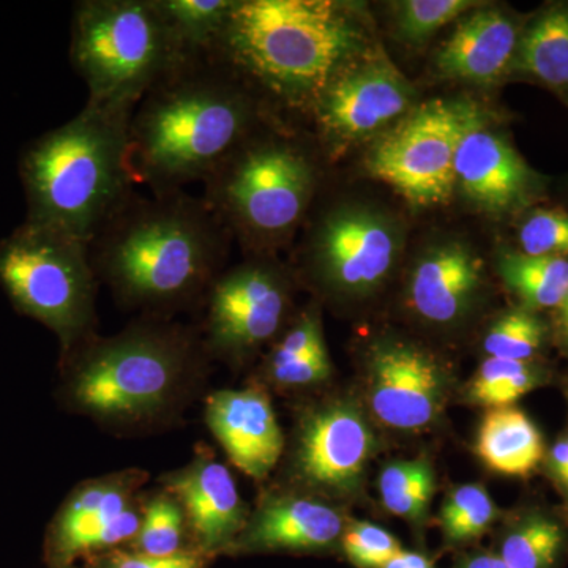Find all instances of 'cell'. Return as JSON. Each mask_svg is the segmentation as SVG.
I'll use <instances>...</instances> for the list:
<instances>
[{
    "label": "cell",
    "mask_w": 568,
    "mask_h": 568,
    "mask_svg": "<svg viewBox=\"0 0 568 568\" xmlns=\"http://www.w3.org/2000/svg\"><path fill=\"white\" fill-rule=\"evenodd\" d=\"M346 523L339 510L305 496L265 500L246 519L234 547L246 551H325L342 541Z\"/></svg>",
    "instance_id": "ffe728a7"
},
{
    "label": "cell",
    "mask_w": 568,
    "mask_h": 568,
    "mask_svg": "<svg viewBox=\"0 0 568 568\" xmlns=\"http://www.w3.org/2000/svg\"><path fill=\"white\" fill-rule=\"evenodd\" d=\"M170 495L203 551L234 547L246 525L244 503L230 469L212 458L200 457L166 478Z\"/></svg>",
    "instance_id": "d6986e66"
},
{
    "label": "cell",
    "mask_w": 568,
    "mask_h": 568,
    "mask_svg": "<svg viewBox=\"0 0 568 568\" xmlns=\"http://www.w3.org/2000/svg\"><path fill=\"white\" fill-rule=\"evenodd\" d=\"M183 510L171 495L153 497L142 515L141 528L133 538L138 552L149 556H174L181 552Z\"/></svg>",
    "instance_id": "1f68e13d"
},
{
    "label": "cell",
    "mask_w": 568,
    "mask_h": 568,
    "mask_svg": "<svg viewBox=\"0 0 568 568\" xmlns=\"http://www.w3.org/2000/svg\"><path fill=\"white\" fill-rule=\"evenodd\" d=\"M405 227L390 212L342 201L312 216L298 265L321 293L364 301L383 290L405 248Z\"/></svg>",
    "instance_id": "9c48e42d"
},
{
    "label": "cell",
    "mask_w": 568,
    "mask_h": 568,
    "mask_svg": "<svg viewBox=\"0 0 568 568\" xmlns=\"http://www.w3.org/2000/svg\"><path fill=\"white\" fill-rule=\"evenodd\" d=\"M416 88L375 47L331 81L310 112L331 152L387 132L414 110Z\"/></svg>",
    "instance_id": "7c38bea8"
},
{
    "label": "cell",
    "mask_w": 568,
    "mask_h": 568,
    "mask_svg": "<svg viewBox=\"0 0 568 568\" xmlns=\"http://www.w3.org/2000/svg\"><path fill=\"white\" fill-rule=\"evenodd\" d=\"M93 568H197L201 566L200 555L196 552H178L174 556L159 558V556L142 555V552L114 551L93 556Z\"/></svg>",
    "instance_id": "d590c367"
},
{
    "label": "cell",
    "mask_w": 568,
    "mask_h": 568,
    "mask_svg": "<svg viewBox=\"0 0 568 568\" xmlns=\"http://www.w3.org/2000/svg\"><path fill=\"white\" fill-rule=\"evenodd\" d=\"M497 275L530 312L558 308L568 290L567 257L529 256L504 250L497 256Z\"/></svg>",
    "instance_id": "cb8c5ba5"
},
{
    "label": "cell",
    "mask_w": 568,
    "mask_h": 568,
    "mask_svg": "<svg viewBox=\"0 0 568 568\" xmlns=\"http://www.w3.org/2000/svg\"><path fill=\"white\" fill-rule=\"evenodd\" d=\"M97 280L85 242L28 222L0 241V287L65 354L92 338Z\"/></svg>",
    "instance_id": "ba28073f"
},
{
    "label": "cell",
    "mask_w": 568,
    "mask_h": 568,
    "mask_svg": "<svg viewBox=\"0 0 568 568\" xmlns=\"http://www.w3.org/2000/svg\"><path fill=\"white\" fill-rule=\"evenodd\" d=\"M376 436L361 406L335 399L308 410L298 425L294 473L325 495H354L375 454Z\"/></svg>",
    "instance_id": "9a60e30c"
},
{
    "label": "cell",
    "mask_w": 568,
    "mask_h": 568,
    "mask_svg": "<svg viewBox=\"0 0 568 568\" xmlns=\"http://www.w3.org/2000/svg\"><path fill=\"white\" fill-rule=\"evenodd\" d=\"M183 61L153 0H81L71 18L70 62L88 85V104L134 111Z\"/></svg>",
    "instance_id": "52a82bcc"
},
{
    "label": "cell",
    "mask_w": 568,
    "mask_h": 568,
    "mask_svg": "<svg viewBox=\"0 0 568 568\" xmlns=\"http://www.w3.org/2000/svg\"><path fill=\"white\" fill-rule=\"evenodd\" d=\"M455 568H508L504 560L491 552H476L467 555L457 562Z\"/></svg>",
    "instance_id": "f35d334b"
},
{
    "label": "cell",
    "mask_w": 568,
    "mask_h": 568,
    "mask_svg": "<svg viewBox=\"0 0 568 568\" xmlns=\"http://www.w3.org/2000/svg\"><path fill=\"white\" fill-rule=\"evenodd\" d=\"M526 18L489 3L469 11L437 51V73L447 80L495 85L510 74Z\"/></svg>",
    "instance_id": "e0dca14e"
},
{
    "label": "cell",
    "mask_w": 568,
    "mask_h": 568,
    "mask_svg": "<svg viewBox=\"0 0 568 568\" xmlns=\"http://www.w3.org/2000/svg\"><path fill=\"white\" fill-rule=\"evenodd\" d=\"M510 74L544 85L568 104V2L526 18Z\"/></svg>",
    "instance_id": "7402d4cb"
},
{
    "label": "cell",
    "mask_w": 568,
    "mask_h": 568,
    "mask_svg": "<svg viewBox=\"0 0 568 568\" xmlns=\"http://www.w3.org/2000/svg\"><path fill=\"white\" fill-rule=\"evenodd\" d=\"M435 489V470L432 463L424 458L392 462L379 476L384 507L414 525L424 523Z\"/></svg>",
    "instance_id": "83f0119b"
},
{
    "label": "cell",
    "mask_w": 568,
    "mask_h": 568,
    "mask_svg": "<svg viewBox=\"0 0 568 568\" xmlns=\"http://www.w3.org/2000/svg\"><path fill=\"white\" fill-rule=\"evenodd\" d=\"M144 480V473L126 470L74 489L48 529L44 541L48 568L73 567L82 538L132 507L134 491Z\"/></svg>",
    "instance_id": "44dd1931"
},
{
    "label": "cell",
    "mask_w": 568,
    "mask_h": 568,
    "mask_svg": "<svg viewBox=\"0 0 568 568\" xmlns=\"http://www.w3.org/2000/svg\"><path fill=\"white\" fill-rule=\"evenodd\" d=\"M339 545L347 560L357 568H383L402 549L395 536L368 521L346 526Z\"/></svg>",
    "instance_id": "836d02e7"
},
{
    "label": "cell",
    "mask_w": 568,
    "mask_h": 568,
    "mask_svg": "<svg viewBox=\"0 0 568 568\" xmlns=\"http://www.w3.org/2000/svg\"><path fill=\"white\" fill-rule=\"evenodd\" d=\"M480 254L459 239L426 245L409 268L406 304L433 327L452 328L473 315L485 291Z\"/></svg>",
    "instance_id": "2e32d148"
},
{
    "label": "cell",
    "mask_w": 568,
    "mask_h": 568,
    "mask_svg": "<svg viewBox=\"0 0 568 568\" xmlns=\"http://www.w3.org/2000/svg\"><path fill=\"white\" fill-rule=\"evenodd\" d=\"M549 474L567 495L568 489V436L559 439L548 455Z\"/></svg>",
    "instance_id": "8d00e7d4"
},
{
    "label": "cell",
    "mask_w": 568,
    "mask_h": 568,
    "mask_svg": "<svg viewBox=\"0 0 568 568\" xmlns=\"http://www.w3.org/2000/svg\"><path fill=\"white\" fill-rule=\"evenodd\" d=\"M320 186L308 142L274 119L205 179L203 200L248 256H274L308 219Z\"/></svg>",
    "instance_id": "5b68a950"
},
{
    "label": "cell",
    "mask_w": 568,
    "mask_h": 568,
    "mask_svg": "<svg viewBox=\"0 0 568 568\" xmlns=\"http://www.w3.org/2000/svg\"><path fill=\"white\" fill-rule=\"evenodd\" d=\"M476 454L493 473L506 477H529L545 457L540 429L517 407L489 409L481 418Z\"/></svg>",
    "instance_id": "603a6c76"
},
{
    "label": "cell",
    "mask_w": 568,
    "mask_h": 568,
    "mask_svg": "<svg viewBox=\"0 0 568 568\" xmlns=\"http://www.w3.org/2000/svg\"><path fill=\"white\" fill-rule=\"evenodd\" d=\"M183 58H207L235 0H153Z\"/></svg>",
    "instance_id": "d4e9b609"
},
{
    "label": "cell",
    "mask_w": 568,
    "mask_h": 568,
    "mask_svg": "<svg viewBox=\"0 0 568 568\" xmlns=\"http://www.w3.org/2000/svg\"><path fill=\"white\" fill-rule=\"evenodd\" d=\"M205 422L234 466L248 477L263 480L282 457V428L263 392H216L209 396Z\"/></svg>",
    "instance_id": "ac0fdd59"
},
{
    "label": "cell",
    "mask_w": 568,
    "mask_h": 568,
    "mask_svg": "<svg viewBox=\"0 0 568 568\" xmlns=\"http://www.w3.org/2000/svg\"><path fill=\"white\" fill-rule=\"evenodd\" d=\"M452 379L446 365L426 347L383 336L366 354V392L373 416L396 432L417 433L446 409Z\"/></svg>",
    "instance_id": "4fadbf2b"
},
{
    "label": "cell",
    "mask_w": 568,
    "mask_h": 568,
    "mask_svg": "<svg viewBox=\"0 0 568 568\" xmlns=\"http://www.w3.org/2000/svg\"><path fill=\"white\" fill-rule=\"evenodd\" d=\"M276 114L230 70L186 59L153 85L130 121L134 181L152 194L205 179Z\"/></svg>",
    "instance_id": "7a4b0ae2"
},
{
    "label": "cell",
    "mask_w": 568,
    "mask_h": 568,
    "mask_svg": "<svg viewBox=\"0 0 568 568\" xmlns=\"http://www.w3.org/2000/svg\"><path fill=\"white\" fill-rule=\"evenodd\" d=\"M383 568H436V566L428 556L422 555V552L399 549Z\"/></svg>",
    "instance_id": "74e56055"
},
{
    "label": "cell",
    "mask_w": 568,
    "mask_h": 568,
    "mask_svg": "<svg viewBox=\"0 0 568 568\" xmlns=\"http://www.w3.org/2000/svg\"><path fill=\"white\" fill-rule=\"evenodd\" d=\"M361 7L336 0H235L207 58L274 114L310 115L339 71L375 47Z\"/></svg>",
    "instance_id": "6da1fadb"
},
{
    "label": "cell",
    "mask_w": 568,
    "mask_h": 568,
    "mask_svg": "<svg viewBox=\"0 0 568 568\" xmlns=\"http://www.w3.org/2000/svg\"><path fill=\"white\" fill-rule=\"evenodd\" d=\"M231 235L203 197L136 193L89 244L97 278L125 305L173 308L207 294Z\"/></svg>",
    "instance_id": "3957f363"
},
{
    "label": "cell",
    "mask_w": 568,
    "mask_h": 568,
    "mask_svg": "<svg viewBox=\"0 0 568 568\" xmlns=\"http://www.w3.org/2000/svg\"><path fill=\"white\" fill-rule=\"evenodd\" d=\"M497 507L480 484H466L452 489L440 508V528L447 544L466 545L477 540L491 528Z\"/></svg>",
    "instance_id": "f546056e"
},
{
    "label": "cell",
    "mask_w": 568,
    "mask_h": 568,
    "mask_svg": "<svg viewBox=\"0 0 568 568\" xmlns=\"http://www.w3.org/2000/svg\"><path fill=\"white\" fill-rule=\"evenodd\" d=\"M477 104L429 100L377 138L366 170L416 209L447 204L455 193V155Z\"/></svg>",
    "instance_id": "30bf717a"
},
{
    "label": "cell",
    "mask_w": 568,
    "mask_h": 568,
    "mask_svg": "<svg viewBox=\"0 0 568 568\" xmlns=\"http://www.w3.org/2000/svg\"><path fill=\"white\" fill-rule=\"evenodd\" d=\"M567 497H568V489H567Z\"/></svg>",
    "instance_id": "60d3db41"
},
{
    "label": "cell",
    "mask_w": 568,
    "mask_h": 568,
    "mask_svg": "<svg viewBox=\"0 0 568 568\" xmlns=\"http://www.w3.org/2000/svg\"><path fill=\"white\" fill-rule=\"evenodd\" d=\"M484 6L474 0H403L394 3L395 33L399 40L420 47L450 22Z\"/></svg>",
    "instance_id": "4dcf8cb0"
},
{
    "label": "cell",
    "mask_w": 568,
    "mask_h": 568,
    "mask_svg": "<svg viewBox=\"0 0 568 568\" xmlns=\"http://www.w3.org/2000/svg\"><path fill=\"white\" fill-rule=\"evenodd\" d=\"M205 345L242 361L275 338L291 310V280L274 256L246 257L219 275L207 291Z\"/></svg>",
    "instance_id": "8fae6325"
},
{
    "label": "cell",
    "mask_w": 568,
    "mask_h": 568,
    "mask_svg": "<svg viewBox=\"0 0 568 568\" xmlns=\"http://www.w3.org/2000/svg\"><path fill=\"white\" fill-rule=\"evenodd\" d=\"M517 237L521 253L568 260V212L560 209H529L519 223Z\"/></svg>",
    "instance_id": "d6a6232c"
},
{
    "label": "cell",
    "mask_w": 568,
    "mask_h": 568,
    "mask_svg": "<svg viewBox=\"0 0 568 568\" xmlns=\"http://www.w3.org/2000/svg\"><path fill=\"white\" fill-rule=\"evenodd\" d=\"M455 190L478 211L504 219L532 209L544 197L547 179L477 108L458 142Z\"/></svg>",
    "instance_id": "5bb4252c"
},
{
    "label": "cell",
    "mask_w": 568,
    "mask_h": 568,
    "mask_svg": "<svg viewBox=\"0 0 568 568\" xmlns=\"http://www.w3.org/2000/svg\"><path fill=\"white\" fill-rule=\"evenodd\" d=\"M267 375L284 387H310L324 383L332 375L327 346L284 364L267 365Z\"/></svg>",
    "instance_id": "e575fe53"
},
{
    "label": "cell",
    "mask_w": 568,
    "mask_h": 568,
    "mask_svg": "<svg viewBox=\"0 0 568 568\" xmlns=\"http://www.w3.org/2000/svg\"><path fill=\"white\" fill-rule=\"evenodd\" d=\"M567 551V532L559 521L529 515L507 530L496 555L508 568H560Z\"/></svg>",
    "instance_id": "484cf974"
},
{
    "label": "cell",
    "mask_w": 568,
    "mask_h": 568,
    "mask_svg": "<svg viewBox=\"0 0 568 568\" xmlns=\"http://www.w3.org/2000/svg\"><path fill=\"white\" fill-rule=\"evenodd\" d=\"M547 381V369L537 362L488 357L470 379L467 398L489 409L508 407Z\"/></svg>",
    "instance_id": "4316f807"
},
{
    "label": "cell",
    "mask_w": 568,
    "mask_h": 568,
    "mask_svg": "<svg viewBox=\"0 0 568 568\" xmlns=\"http://www.w3.org/2000/svg\"><path fill=\"white\" fill-rule=\"evenodd\" d=\"M548 336L547 321L536 312L519 306L493 321L485 334L484 349L488 357L536 362L547 345Z\"/></svg>",
    "instance_id": "f1b7e54d"
},
{
    "label": "cell",
    "mask_w": 568,
    "mask_h": 568,
    "mask_svg": "<svg viewBox=\"0 0 568 568\" xmlns=\"http://www.w3.org/2000/svg\"><path fill=\"white\" fill-rule=\"evenodd\" d=\"M69 396L99 420L136 424L173 403L193 365V336L174 325L145 323L77 349Z\"/></svg>",
    "instance_id": "8992f818"
},
{
    "label": "cell",
    "mask_w": 568,
    "mask_h": 568,
    "mask_svg": "<svg viewBox=\"0 0 568 568\" xmlns=\"http://www.w3.org/2000/svg\"><path fill=\"white\" fill-rule=\"evenodd\" d=\"M132 115L85 103L69 122L29 141L18 162L24 222L91 244L134 194Z\"/></svg>",
    "instance_id": "277c9868"
},
{
    "label": "cell",
    "mask_w": 568,
    "mask_h": 568,
    "mask_svg": "<svg viewBox=\"0 0 568 568\" xmlns=\"http://www.w3.org/2000/svg\"><path fill=\"white\" fill-rule=\"evenodd\" d=\"M556 334H558L560 346L568 353V290L556 308Z\"/></svg>",
    "instance_id": "ab89813d"
}]
</instances>
